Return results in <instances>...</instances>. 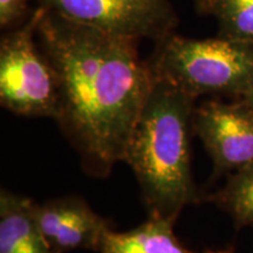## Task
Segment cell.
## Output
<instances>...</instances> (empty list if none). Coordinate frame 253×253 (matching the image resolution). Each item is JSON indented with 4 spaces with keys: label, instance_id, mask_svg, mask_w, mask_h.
Here are the masks:
<instances>
[{
    "label": "cell",
    "instance_id": "1",
    "mask_svg": "<svg viewBox=\"0 0 253 253\" xmlns=\"http://www.w3.org/2000/svg\"><path fill=\"white\" fill-rule=\"evenodd\" d=\"M41 8L37 40L59 81L54 120L84 171L106 178L125 161L154 73L138 55L137 40Z\"/></svg>",
    "mask_w": 253,
    "mask_h": 253
},
{
    "label": "cell",
    "instance_id": "2",
    "mask_svg": "<svg viewBox=\"0 0 253 253\" xmlns=\"http://www.w3.org/2000/svg\"><path fill=\"white\" fill-rule=\"evenodd\" d=\"M195 101L154 74L123 161L134 171L148 217L176 223L186 205L199 201L190 154Z\"/></svg>",
    "mask_w": 253,
    "mask_h": 253
},
{
    "label": "cell",
    "instance_id": "3",
    "mask_svg": "<svg viewBox=\"0 0 253 253\" xmlns=\"http://www.w3.org/2000/svg\"><path fill=\"white\" fill-rule=\"evenodd\" d=\"M149 65L156 77L197 99L230 95L240 99L253 87V45L217 37L189 39L175 33L156 41Z\"/></svg>",
    "mask_w": 253,
    "mask_h": 253
},
{
    "label": "cell",
    "instance_id": "4",
    "mask_svg": "<svg viewBox=\"0 0 253 253\" xmlns=\"http://www.w3.org/2000/svg\"><path fill=\"white\" fill-rule=\"evenodd\" d=\"M39 7L0 41V104L25 118L58 115L60 90L54 68L37 40Z\"/></svg>",
    "mask_w": 253,
    "mask_h": 253
},
{
    "label": "cell",
    "instance_id": "5",
    "mask_svg": "<svg viewBox=\"0 0 253 253\" xmlns=\"http://www.w3.org/2000/svg\"><path fill=\"white\" fill-rule=\"evenodd\" d=\"M68 20L131 39L155 41L173 33L178 17L170 0H37Z\"/></svg>",
    "mask_w": 253,
    "mask_h": 253
},
{
    "label": "cell",
    "instance_id": "6",
    "mask_svg": "<svg viewBox=\"0 0 253 253\" xmlns=\"http://www.w3.org/2000/svg\"><path fill=\"white\" fill-rule=\"evenodd\" d=\"M192 131L212 160L214 176H229L253 166V108L243 100L199 104L192 116Z\"/></svg>",
    "mask_w": 253,
    "mask_h": 253
},
{
    "label": "cell",
    "instance_id": "7",
    "mask_svg": "<svg viewBox=\"0 0 253 253\" xmlns=\"http://www.w3.org/2000/svg\"><path fill=\"white\" fill-rule=\"evenodd\" d=\"M39 229L53 253L74 250L99 251L108 221L80 196L49 199L34 205Z\"/></svg>",
    "mask_w": 253,
    "mask_h": 253
},
{
    "label": "cell",
    "instance_id": "8",
    "mask_svg": "<svg viewBox=\"0 0 253 253\" xmlns=\"http://www.w3.org/2000/svg\"><path fill=\"white\" fill-rule=\"evenodd\" d=\"M33 199L0 191V253H53L38 225Z\"/></svg>",
    "mask_w": 253,
    "mask_h": 253
},
{
    "label": "cell",
    "instance_id": "9",
    "mask_svg": "<svg viewBox=\"0 0 253 253\" xmlns=\"http://www.w3.org/2000/svg\"><path fill=\"white\" fill-rule=\"evenodd\" d=\"M175 221L148 217L135 229L104 232L100 253H233V249L195 252L184 246L173 232Z\"/></svg>",
    "mask_w": 253,
    "mask_h": 253
},
{
    "label": "cell",
    "instance_id": "10",
    "mask_svg": "<svg viewBox=\"0 0 253 253\" xmlns=\"http://www.w3.org/2000/svg\"><path fill=\"white\" fill-rule=\"evenodd\" d=\"M210 201L229 214L236 229L253 226V166L229 175Z\"/></svg>",
    "mask_w": 253,
    "mask_h": 253
},
{
    "label": "cell",
    "instance_id": "11",
    "mask_svg": "<svg viewBox=\"0 0 253 253\" xmlns=\"http://www.w3.org/2000/svg\"><path fill=\"white\" fill-rule=\"evenodd\" d=\"M211 14L219 24L218 37L253 45V0H213Z\"/></svg>",
    "mask_w": 253,
    "mask_h": 253
},
{
    "label": "cell",
    "instance_id": "12",
    "mask_svg": "<svg viewBox=\"0 0 253 253\" xmlns=\"http://www.w3.org/2000/svg\"><path fill=\"white\" fill-rule=\"evenodd\" d=\"M28 0H0V26L2 30L20 23L28 8Z\"/></svg>",
    "mask_w": 253,
    "mask_h": 253
},
{
    "label": "cell",
    "instance_id": "13",
    "mask_svg": "<svg viewBox=\"0 0 253 253\" xmlns=\"http://www.w3.org/2000/svg\"><path fill=\"white\" fill-rule=\"evenodd\" d=\"M199 14H211L213 0H192Z\"/></svg>",
    "mask_w": 253,
    "mask_h": 253
},
{
    "label": "cell",
    "instance_id": "14",
    "mask_svg": "<svg viewBox=\"0 0 253 253\" xmlns=\"http://www.w3.org/2000/svg\"><path fill=\"white\" fill-rule=\"evenodd\" d=\"M240 100H243L244 102H246L249 104V106H251L253 108V87L248 91V93L244 95V96L240 97Z\"/></svg>",
    "mask_w": 253,
    "mask_h": 253
}]
</instances>
